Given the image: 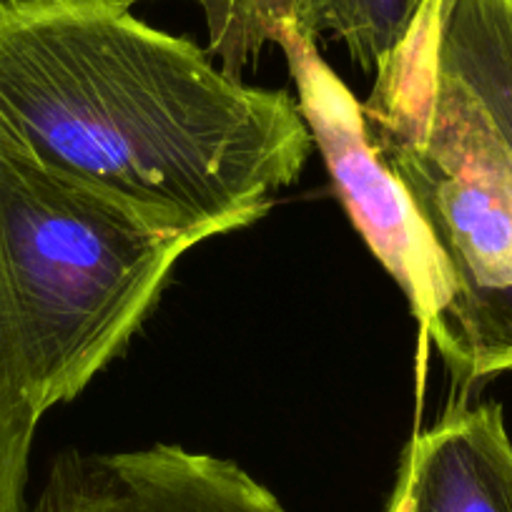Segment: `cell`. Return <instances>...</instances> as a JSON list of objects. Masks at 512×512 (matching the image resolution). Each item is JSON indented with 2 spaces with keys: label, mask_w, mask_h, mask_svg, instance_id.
<instances>
[{
  "label": "cell",
  "mask_w": 512,
  "mask_h": 512,
  "mask_svg": "<svg viewBox=\"0 0 512 512\" xmlns=\"http://www.w3.org/2000/svg\"><path fill=\"white\" fill-rule=\"evenodd\" d=\"M312 134L287 91L226 76L118 0H0V156L201 241L297 184Z\"/></svg>",
  "instance_id": "1"
},
{
  "label": "cell",
  "mask_w": 512,
  "mask_h": 512,
  "mask_svg": "<svg viewBox=\"0 0 512 512\" xmlns=\"http://www.w3.org/2000/svg\"><path fill=\"white\" fill-rule=\"evenodd\" d=\"M362 111L450 269L430 342L452 382L512 372V0H427Z\"/></svg>",
  "instance_id": "2"
},
{
  "label": "cell",
  "mask_w": 512,
  "mask_h": 512,
  "mask_svg": "<svg viewBox=\"0 0 512 512\" xmlns=\"http://www.w3.org/2000/svg\"><path fill=\"white\" fill-rule=\"evenodd\" d=\"M199 236L0 156V390L38 417L126 352Z\"/></svg>",
  "instance_id": "3"
},
{
  "label": "cell",
  "mask_w": 512,
  "mask_h": 512,
  "mask_svg": "<svg viewBox=\"0 0 512 512\" xmlns=\"http://www.w3.org/2000/svg\"><path fill=\"white\" fill-rule=\"evenodd\" d=\"M272 43H279L287 56L299 111L339 201L377 262L407 297L422 337L430 339L452 299V277L440 246L402 181L372 149L362 103L324 63L317 41L292 23H279Z\"/></svg>",
  "instance_id": "4"
},
{
  "label": "cell",
  "mask_w": 512,
  "mask_h": 512,
  "mask_svg": "<svg viewBox=\"0 0 512 512\" xmlns=\"http://www.w3.org/2000/svg\"><path fill=\"white\" fill-rule=\"evenodd\" d=\"M31 512H287L236 462L179 445L83 455L51 465Z\"/></svg>",
  "instance_id": "5"
},
{
  "label": "cell",
  "mask_w": 512,
  "mask_h": 512,
  "mask_svg": "<svg viewBox=\"0 0 512 512\" xmlns=\"http://www.w3.org/2000/svg\"><path fill=\"white\" fill-rule=\"evenodd\" d=\"M384 512H512V440L502 405H452L410 440Z\"/></svg>",
  "instance_id": "6"
},
{
  "label": "cell",
  "mask_w": 512,
  "mask_h": 512,
  "mask_svg": "<svg viewBox=\"0 0 512 512\" xmlns=\"http://www.w3.org/2000/svg\"><path fill=\"white\" fill-rule=\"evenodd\" d=\"M425 6L427 0H294L287 23L312 41L332 33L362 71L377 73L405 43Z\"/></svg>",
  "instance_id": "7"
},
{
  "label": "cell",
  "mask_w": 512,
  "mask_h": 512,
  "mask_svg": "<svg viewBox=\"0 0 512 512\" xmlns=\"http://www.w3.org/2000/svg\"><path fill=\"white\" fill-rule=\"evenodd\" d=\"M38 422L36 412L0 390V512H28V457Z\"/></svg>",
  "instance_id": "8"
},
{
  "label": "cell",
  "mask_w": 512,
  "mask_h": 512,
  "mask_svg": "<svg viewBox=\"0 0 512 512\" xmlns=\"http://www.w3.org/2000/svg\"><path fill=\"white\" fill-rule=\"evenodd\" d=\"M118 3H126V6H134V3H139V0H118ZM201 3V0H199Z\"/></svg>",
  "instance_id": "9"
}]
</instances>
